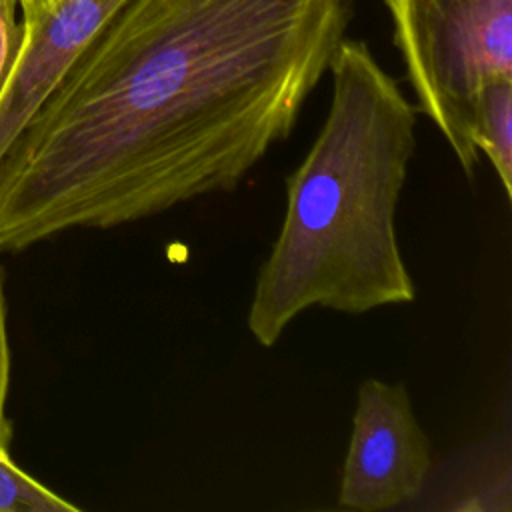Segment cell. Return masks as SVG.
Returning <instances> with one entry per match:
<instances>
[{
	"mask_svg": "<svg viewBox=\"0 0 512 512\" xmlns=\"http://www.w3.org/2000/svg\"><path fill=\"white\" fill-rule=\"evenodd\" d=\"M394 44L422 112L472 178L482 86L512 78V0H384Z\"/></svg>",
	"mask_w": 512,
	"mask_h": 512,
	"instance_id": "3",
	"label": "cell"
},
{
	"mask_svg": "<svg viewBox=\"0 0 512 512\" xmlns=\"http://www.w3.org/2000/svg\"><path fill=\"white\" fill-rule=\"evenodd\" d=\"M124 2L56 0L20 22V44L0 86V158Z\"/></svg>",
	"mask_w": 512,
	"mask_h": 512,
	"instance_id": "5",
	"label": "cell"
},
{
	"mask_svg": "<svg viewBox=\"0 0 512 512\" xmlns=\"http://www.w3.org/2000/svg\"><path fill=\"white\" fill-rule=\"evenodd\" d=\"M354 0H126L0 158V252L232 192L294 130Z\"/></svg>",
	"mask_w": 512,
	"mask_h": 512,
	"instance_id": "1",
	"label": "cell"
},
{
	"mask_svg": "<svg viewBox=\"0 0 512 512\" xmlns=\"http://www.w3.org/2000/svg\"><path fill=\"white\" fill-rule=\"evenodd\" d=\"M80 508L0 454V512H78Z\"/></svg>",
	"mask_w": 512,
	"mask_h": 512,
	"instance_id": "7",
	"label": "cell"
},
{
	"mask_svg": "<svg viewBox=\"0 0 512 512\" xmlns=\"http://www.w3.org/2000/svg\"><path fill=\"white\" fill-rule=\"evenodd\" d=\"M18 0H0V86L20 44L22 26L16 22Z\"/></svg>",
	"mask_w": 512,
	"mask_h": 512,
	"instance_id": "9",
	"label": "cell"
},
{
	"mask_svg": "<svg viewBox=\"0 0 512 512\" xmlns=\"http://www.w3.org/2000/svg\"><path fill=\"white\" fill-rule=\"evenodd\" d=\"M4 268L0 264V454L8 456L12 446V422L6 414L10 392V342L6 324V292H4Z\"/></svg>",
	"mask_w": 512,
	"mask_h": 512,
	"instance_id": "8",
	"label": "cell"
},
{
	"mask_svg": "<svg viewBox=\"0 0 512 512\" xmlns=\"http://www.w3.org/2000/svg\"><path fill=\"white\" fill-rule=\"evenodd\" d=\"M328 72L326 120L286 176L284 220L246 316L264 348L308 308L364 314L416 298L394 218L416 150L418 106L360 40L344 38Z\"/></svg>",
	"mask_w": 512,
	"mask_h": 512,
	"instance_id": "2",
	"label": "cell"
},
{
	"mask_svg": "<svg viewBox=\"0 0 512 512\" xmlns=\"http://www.w3.org/2000/svg\"><path fill=\"white\" fill-rule=\"evenodd\" d=\"M432 470V444L404 384H360L344 458L338 504L382 512L416 500Z\"/></svg>",
	"mask_w": 512,
	"mask_h": 512,
	"instance_id": "4",
	"label": "cell"
},
{
	"mask_svg": "<svg viewBox=\"0 0 512 512\" xmlns=\"http://www.w3.org/2000/svg\"><path fill=\"white\" fill-rule=\"evenodd\" d=\"M56 0H18V6L22 8V20H30L42 12H46Z\"/></svg>",
	"mask_w": 512,
	"mask_h": 512,
	"instance_id": "10",
	"label": "cell"
},
{
	"mask_svg": "<svg viewBox=\"0 0 512 512\" xmlns=\"http://www.w3.org/2000/svg\"><path fill=\"white\" fill-rule=\"evenodd\" d=\"M474 144L492 164L506 198H512V78L482 86L474 106Z\"/></svg>",
	"mask_w": 512,
	"mask_h": 512,
	"instance_id": "6",
	"label": "cell"
}]
</instances>
